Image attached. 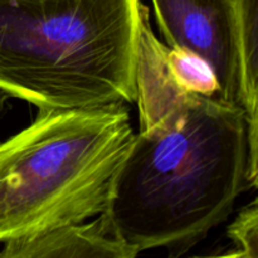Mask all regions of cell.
Returning a JSON list of instances; mask_svg holds the SVG:
<instances>
[{"label": "cell", "mask_w": 258, "mask_h": 258, "mask_svg": "<svg viewBox=\"0 0 258 258\" xmlns=\"http://www.w3.org/2000/svg\"><path fill=\"white\" fill-rule=\"evenodd\" d=\"M135 102L140 128L100 217L136 254L164 247L180 256L257 185L246 111L185 91L161 55L139 66Z\"/></svg>", "instance_id": "1"}, {"label": "cell", "mask_w": 258, "mask_h": 258, "mask_svg": "<svg viewBox=\"0 0 258 258\" xmlns=\"http://www.w3.org/2000/svg\"><path fill=\"white\" fill-rule=\"evenodd\" d=\"M140 0H0V90L38 108L136 101Z\"/></svg>", "instance_id": "2"}, {"label": "cell", "mask_w": 258, "mask_h": 258, "mask_svg": "<svg viewBox=\"0 0 258 258\" xmlns=\"http://www.w3.org/2000/svg\"><path fill=\"white\" fill-rule=\"evenodd\" d=\"M134 136L125 103L38 108L0 143V242L101 216Z\"/></svg>", "instance_id": "3"}, {"label": "cell", "mask_w": 258, "mask_h": 258, "mask_svg": "<svg viewBox=\"0 0 258 258\" xmlns=\"http://www.w3.org/2000/svg\"><path fill=\"white\" fill-rule=\"evenodd\" d=\"M169 47L201 58L217 83L216 97L244 110L234 0H151Z\"/></svg>", "instance_id": "4"}, {"label": "cell", "mask_w": 258, "mask_h": 258, "mask_svg": "<svg viewBox=\"0 0 258 258\" xmlns=\"http://www.w3.org/2000/svg\"><path fill=\"white\" fill-rule=\"evenodd\" d=\"M98 216L91 223L66 224L27 238L5 242L0 258H134Z\"/></svg>", "instance_id": "5"}, {"label": "cell", "mask_w": 258, "mask_h": 258, "mask_svg": "<svg viewBox=\"0 0 258 258\" xmlns=\"http://www.w3.org/2000/svg\"><path fill=\"white\" fill-rule=\"evenodd\" d=\"M243 75L244 111L249 126L251 156H258V0H234Z\"/></svg>", "instance_id": "6"}, {"label": "cell", "mask_w": 258, "mask_h": 258, "mask_svg": "<svg viewBox=\"0 0 258 258\" xmlns=\"http://www.w3.org/2000/svg\"><path fill=\"white\" fill-rule=\"evenodd\" d=\"M166 63L171 76L185 91L202 96L217 95V83L211 68L201 58L180 49H166Z\"/></svg>", "instance_id": "7"}, {"label": "cell", "mask_w": 258, "mask_h": 258, "mask_svg": "<svg viewBox=\"0 0 258 258\" xmlns=\"http://www.w3.org/2000/svg\"><path fill=\"white\" fill-rule=\"evenodd\" d=\"M229 238L233 241L236 251L226 256L241 258L258 257V204L254 199L239 212L236 221L228 228Z\"/></svg>", "instance_id": "8"}, {"label": "cell", "mask_w": 258, "mask_h": 258, "mask_svg": "<svg viewBox=\"0 0 258 258\" xmlns=\"http://www.w3.org/2000/svg\"><path fill=\"white\" fill-rule=\"evenodd\" d=\"M9 97L10 96L5 91L0 90V113L5 110V105H7V101L9 100Z\"/></svg>", "instance_id": "9"}]
</instances>
